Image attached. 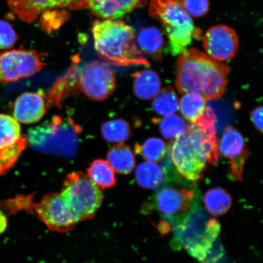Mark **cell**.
Returning <instances> with one entry per match:
<instances>
[{"label":"cell","mask_w":263,"mask_h":263,"mask_svg":"<svg viewBox=\"0 0 263 263\" xmlns=\"http://www.w3.org/2000/svg\"><path fill=\"white\" fill-rule=\"evenodd\" d=\"M229 66L195 48H187L176 63V86L181 95L197 93L206 101L218 100L228 83Z\"/></svg>","instance_id":"6da1fadb"},{"label":"cell","mask_w":263,"mask_h":263,"mask_svg":"<svg viewBox=\"0 0 263 263\" xmlns=\"http://www.w3.org/2000/svg\"><path fill=\"white\" fill-rule=\"evenodd\" d=\"M93 32L95 51L98 57L116 67L150 65L137 45L133 28L116 20L96 21Z\"/></svg>","instance_id":"7a4b0ae2"},{"label":"cell","mask_w":263,"mask_h":263,"mask_svg":"<svg viewBox=\"0 0 263 263\" xmlns=\"http://www.w3.org/2000/svg\"><path fill=\"white\" fill-rule=\"evenodd\" d=\"M149 15L162 26L174 55L186 50L201 34L184 7L183 0H151Z\"/></svg>","instance_id":"3957f363"},{"label":"cell","mask_w":263,"mask_h":263,"mask_svg":"<svg viewBox=\"0 0 263 263\" xmlns=\"http://www.w3.org/2000/svg\"><path fill=\"white\" fill-rule=\"evenodd\" d=\"M197 209L176 228L177 239L189 254L202 263H209L218 238L220 224Z\"/></svg>","instance_id":"277c9868"},{"label":"cell","mask_w":263,"mask_h":263,"mask_svg":"<svg viewBox=\"0 0 263 263\" xmlns=\"http://www.w3.org/2000/svg\"><path fill=\"white\" fill-rule=\"evenodd\" d=\"M61 192L67 198L80 222L93 218L103 200L101 189L81 172L69 174Z\"/></svg>","instance_id":"5b68a950"},{"label":"cell","mask_w":263,"mask_h":263,"mask_svg":"<svg viewBox=\"0 0 263 263\" xmlns=\"http://www.w3.org/2000/svg\"><path fill=\"white\" fill-rule=\"evenodd\" d=\"M189 187L167 186L156 194V208L176 228L198 209L199 197Z\"/></svg>","instance_id":"8992f818"},{"label":"cell","mask_w":263,"mask_h":263,"mask_svg":"<svg viewBox=\"0 0 263 263\" xmlns=\"http://www.w3.org/2000/svg\"><path fill=\"white\" fill-rule=\"evenodd\" d=\"M45 55L34 49L0 52V84L11 83L38 73L46 64L42 60Z\"/></svg>","instance_id":"52a82bcc"},{"label":"cell","mask_w":263,"mask_h":263,"mask_svg":"<svg viewBox=\"0 0 263 263\" xmlns=\"http://www.w3.org/2000/svg\"><path fill=\"white\" fill-rule=\"evenodd\" d=\"M39 219L49 230L67 232L74 228L79 221L67 198L61 192L49 194L32 205Z\"/></svg>","instance_id":"ba28073f"},{"label":"cell","mask_w":263,"mask_h":263,"mask_svg":"<svg viewBox=\"0 0 263 263\" xmlns=\"http://www.w3.org/2000/svg\"><path fill=\"white\" fill-rule=\"evenodd\" d=\"M77 85L88 98L101 101L113 93L116 87V78L109 66L96 61L85 65L80 72Z\"/></svg>","instance_id":"9c48e42d"},{"label":"cell","mask_w":263,"mask_h":263,"mask_svg":"<svg viewBox=\"0 0 263 263\" xmlns=\"http://www.w3.org/2000/svg\"><path fill=\"white\" fill-rule=\"evenodd\" d=\"M170 156L177 172L184 179L192 182L202 179L206 166L200 162L195 144L186 131L174 141Z\"/></svg>","instance_id":"30bf717a"},{"label":"cell","mask_w":263,"mask_h":263,"mask_svg":"<svg viewBox=\"0 0 263 263\" xmlns=\"http://www.w3.org/2000/svg\"><path fill=\"white\" fill-rule=\"evenodd\" d=\"M239 45L236 32L228 25L212 26L202 38L205 53L215 60L223 62L235 57Z\"/></svg>","instance_id":"8fae6325"},{"label":"cell","mask_w":263,"mask_h":263,"mask_svg":"<svg viewBox=\"0 0 263 263\" xmlns=\"http://www.w3.org/2000/svg\"><path fill=\"white\" fill-rule=\"evenodd\" d=\"M218 149L223 156L230 160L233 176L242 181L243 171L246 160L249 156L245 140L242 134L232 126H228L223 131L219 140Z\"/></svg>","instance_id":"7c38bea8"},{"label":"cell","mask_w":263,"mask_h":263,"mask_svg":"<svg viewBox=\"0 0 263 263\" xmlns=\"http://www.w3.org/2000/svg\"><path fill=\"white\" fill-rule=\"evenodd\" d=\"M48 108L44 92H26L15 101L14 117L22 123H34L44 117Z\"/></svg>","instance_id":"4fadbf2b"},{"label":"cell","mask_w":263,"mask_h":263,"mask_svg":"<svg viewBox=\"0 0 263 263\" xmlns=\"http://www.w3.org/2000/svg\"><path fill=\"white\" fill-rule=\"evenodd\" d=\"M8 5L21 21L32 24L48 9H68L70 0H8Z\"/></svg>","instance_id":"5bb4252c"},{"label":"cell","mask_w":263,"mask_h":263,"mask_svg":"<svg viewBox=\"0 0 263 263\" xmlns=\"http://www.w3.org/2000/svg\"><path fill=\"white\" fill-rule=\"evenodd\" d=\"M147 5L148 0H90L88 7L98 17L117 20Z\"/></svg>","instance_id":"9a60e30c"},{"label":"cell","mask_w":263,"mask_h":263,"mask_svg":"<svg viewBox=\"0 0 263 263\" xmlns=\"http://www.w3.org/2000/svg\"><path fill=\"white\" fill-rule=\"evenodd\" d=\"M133 91L137 98L149 100L159 93L162 81L155 71L147 69L133 74Z\"/></svg>","instance_id":"2e32d148"},{"label":"cell","mask_w":263,"mask_h":263,"mask_svg":"<svg viewBox=\"0 0 263 263\" xmlns=\"http://www.w3.org/2000/svg\"><path fill=\"white\" fill-rule=\"evenodd\" d=\"M107 162L114 170L120 174H128L136 166V158L129 146L118 143L107 153Z\"/></svg>","instance_id":"e0dca14e"},{"label":"cell","mask_w":263,"mask_h":263,"mask_svg":"<svg viewBox=\"0 0 263 263\" xmlns=\"http://www.w3.org/2000/svg\"><path fill=\"white\" fill-rule=\"evenodd\" d=\"M141 51L156 61L162 58L163 39L159 29L150 27L143 29L138 35L137 41Z\"/></svg>","instance_id":"ac0fdd59"},{"label":"cell","mask_w":263,"mask_h":263,"mask_svg":"<svg viewBox=\"0 0 263 263\" xmlns=\"http://www.w3.org/2000/svg\"><path fill=\"white\" fill-rule=\"evenodd\" d=\"M87 176L101 190L112 188L116 184L114 170L107 161L97 159L87 169Z\"/></svg>","instance_id":"d6986e66"},{"label":"cell","mask_w":263,"mask_h":263,"mask_svg":"<svg viewBox=\"0 0 263 263\" xmlns=\"http://www.w3.org/2000/svg\"><path fill=\"white\" fill-rule=\"evenodd\" d=\"M203 202L207 211L215 216L224 215L232 205L230 194L221 187L207 191L203 197Z\"/></svg>","instance_id":"ffe728a7"},{"label":"cell","mask_w":263,"mask_h":263,"mask_svg":"<svg viewBox=\"0 0 263 263\" xmlns=\"http://www.w3.org/2000/svg\"><path fill=\"white\" fill-rule=\"evenodd\" d=\"M136 179L140 186L154 190L160 186L163 182L164 175L162 169L156 163L144 162L137 167Z\"/></svg>","instance_id":"44dd1931"},{"label":"cell","mask_w":263,"mask_h":263,"mask_svg":"<svg viewBox=\"0 0 263 263\" xmlns=\"http://www.w3.org/2000/svg\"><path fill=\"white\" fill-rule=\"evenodd\" d=\"M154 111L160 116H169L179 110V101L173 87L167 86L158 93L152 103Z\"/></svg>","instance_id":"7402d4cb"},{"label":"cell","mask_w":263,"mask_h":263,"mask_svg":"<svg viewBox=\"0 0 263 263\" xmlns=\"http://www.w3.org/2000/svg\"><path fill=\"white\" fill-rule=\"evenodd\" d=\"M206 100L197 93H187L181 98L179 108L181 114L190 123L201 117L206 107Z\"/></svg>","instance_id":"603a6c76"},{"label":"cell","mask_w":263,"mask_h":263,"mask_svg":"<svg viewBox=\"0 0 263 263\" xmlns=\"http://www.w3.org/2000/svg\"><path fill=\"white\" fill-rule=\"evenodd\" d=\"M28 141V137L22 135L14 144L0 149V177L15 165L20 156L27 146Z\"/></svg>","instance_id":"cb8c5ba5"},{"label":"cell","mask_w":263,"mask_h":263,"mask_svg":"<svg viewBox=\"0 0 263 263\" xmlns=\"http://www.w3.org/2000/svg\"><path fill=\"white\" fill-rule=\"evenodd\" d=\"M101 133L108 142L122 143L130 137L131 130L126 120L116 119L102 124Z\"/></svg>","instance_id":"d4e9b609"},{"label":"cell","mask_w":263,"mask_h":263,"mask_svg":"<svg viewBox=\"0 0 263 263\" xmlns=\"http://www.w3.org/2000/svg\"><path fill=\"white\" fill-rule=\"evenodd\" d=\"M136 153L140 154L147 162L156 163L162 161L167 153V145L159 138H150L142 144L135 147Z\"/></svg>","instance_id":"484cf974"},{"label":"cell","mask_w":263,"mask_h":263,"mask_svg":"<svg viewBox=\"0 0 263 263\" xmlns=\"http://www.w3.org/2000/svg\"><path fill=\"white\" fill-rule=\"evenodd\" d=\"M21 136L18 121L9 115L0 114V149L14 144Z\"/></svg>","instance_id":"4316f807"},{"label":"cell","mask_w":263,"mask_h":263,"mask_svg":"<svg viewBox=\"0 0 263 263\" xmlns=\"http://www.w3.org/2000/svg\"><path fill=\"white\" fill-rule=\"evenodd\" d=\"M188 126L185 120L179 115L173 114L160 121L159 129L162 136L167 140L176 139L185 133Z\"/></svg>","instance_id":"83f0119b"},{"label":"cell","mask_w":263,"mask_h":263,"mask_svg":"<svg viewBox=\"0 0 263 263\" xmlns=\"http://www.w3.org/2000/svg\"><path fill=\"white\" fill-rule=\"evenodd\" d=\"M41 15V26L48 32L60 27L68 17L67 12L58 11L57 9H48Z\"/></svg>","instance_id":"f1b7e54d"},{"label":"cell","mask_w":263,"mask_h":263,"mask_svg":"<svg viewBox=\"0 0 263 263\" xmlns=\"http://www.w3.org/2000/svg\"><path fill=\"white\" fill-rule=\"evenodd\" d=\"M17 40V34L12 25L8 22L0 20V49L11 48Z\"/></svg>","instance_id":"f546056e"},{"label":"cell","mask_w":263,"mask_h":263,"mask_svg":"<svg viewBox=\"0 0 263 263\" xmlns=\"http://www.w3.org/2000/svg\"><path fill=\"white\" fill-rule=\"evenodd\" d=\"M184 7L192 17H201L208 13L209 0H183Z\"/></svg>","instance_id":"4dcf8cb0"},{"label":"cell","mask_w":263,"mask_h":263,"mask_svg":"<svg viewBox=\"0 0 263 263\" xmlns=\"http://www.w3.org/2000/svg\"><path fill=\"white\" fill-rule=\"evenodd\" d=\"M251 120L256 129L259 133H262V107L259 106L254 108L251 111Z\"/></svg>","instance_id":"1f68e13d"},{"label":"cell","mask_w":263,"mask_h":263,"mask_svg":"<svg viewBox=\"0 0 263 263\" xmlns=\"http://www.w3.org/2000/svg\"><path fill=\"white\" fill-rule=\"evenodd\" d=\"M8 226V218L5 214L0 210V235L5 232Z\"/></svg>","instance_id":"d6a6232c"}]
</instances>
